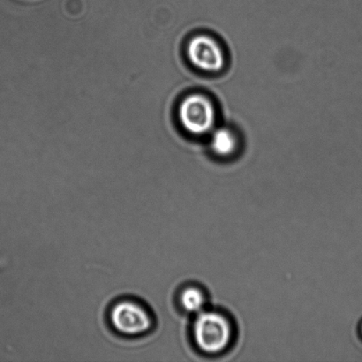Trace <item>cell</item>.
<instances>
[{
  "label": "cell",
  "instance_id": "6da1fadb",
  "mask_svg": "<svg viewBox=\"0 0 362 362\" xmlns=\"http://www.w3.org/2000/svg\"><path fill=\"white\" fill-rule=\"evenodd\" d=\"M195 345L202 353L216 356L228 349L233 339V326L225 314L202 310L193 325Z\"/></svg>",
  "mask_w": 362,
  "mask_h": 362
},
{
  "label": "cell",
  "instance_id": "7a4b0ae2",
  "mask_svg": "<svg viewBox=\"0 0 362 362\" xmlns=\"http://www.w3.org/2000/svg\"><path fill=\"white\" fill-rule=\"evenodd\" d=\"M178 119L180 126L191 136H208L218 126V110L211 97L195 92L180 102Z\"/></svg>",
  "mask_w": 362,
  "mask_h": 362
},
{
  "label": "cell",
  "instance_id": "3957f363",
  "mask_svg": "<svg viewBox=\"0 0 362 362\" xmlns=\"http://www.w3.org/2000/svg\"><path fill=\"white\" fill-rule=\"evenodd\" d=\"M186 55L192 66L206 74L222 72L226 66V53L218 39L208 34H198L189 39Z\"/></svg>",
  "mask_w": 362,
  "mask_h": 362
},
{
  "label": "cell",
  "instance_id": "277c9868",
  "mask_svg": "<svg viewBox=\"0 0 362 362\" xmlns=\"http://www.w3.org/2000/svg\"><path fill=\"white\" fill-rule=\"evenodd\" d=\"M110 319L115 331L126 336L146 334L153 326V319L147 308L131 300L116 303Z\"/></svg>",
  "mask_w": 362,
  "mask_h": 362
},
{
  "label": "cell",
  "instance_id": "5b68a950",
  "mask_svg": "<svg viewBox=\"0 0 362 362\" xmlns=\"http://www.w3.org/2000/svg\"><path fill=\"white\" fill-rule=\"evenodd\" d=\"M208 136L209 150L215 157L233 158L240 150V137L232 127L216 126Z\"/></svg>",
  "mask_w": 362,
  "mask_h": 362
},
{
  "label": "cell",
  "instance_id": "8992f818",
  "mask_svg": "<svg viewBox=\"0 0 362 362\" xmlns=\"http://www.w3.org/2000/svg\"><path fill=\"white\" fill-rule=\"evenodd\" d=\"M181 306L189 313L198 314L205 310L207 297L204 291L197 286L186 287L180 294Z\"/></svg>",
  "mask_w": 362,
  "mask_h": 362
},
{
  "label": "cell",
  "instance_id": "52a82bcc",
  "mask_svg": "<svg viewBox=\"0 0 362 362\" xmlns=\"http://www.w3.org/2000/svg\"><path fill=\"white\" fill-rule=\"evenodd\" d=\"M361 335H362V324H361Z\"/></svg>",
  "mask_w": 362,
  "mask_h": 362
}]
</instances>
